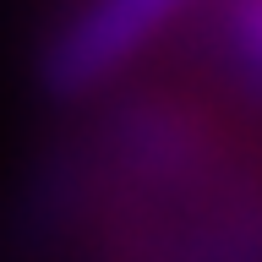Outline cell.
<instances>
[{
    "instance_id": "obj_1",
    "label": "cell",
    "mask_w": 262,
    "mask_h": 262,
    "mask_svg": "<svg viewBox=\"0 0 262 262\" xmlns=\"http://www.w3.org/2000/svg\"><path fill=\"white\" fill-rule=\"evenodd\" d=\"M191 0H93L88 11L77 16V28L60 38V55H55V77L66 88H88L104 71L137 55V49L153 38V33L169 22L175 11H186Z\"/></svg>"
},
{
    "instance_id": "obj_2",
    "label": "cell",
    "mask_w": 262,
    "mask_h": 262,
    "mask_svg": "<svg viewBox=\"0 0 262 262\" xmlns=\"http://www.w3.org/2000/svg\"><path fill=\"white\" fill-rule=\"evenodd\" d=\"M246 38H251V49H257V60H262V0L251 6V16H246Z\"/></svg>"
}]
</instances>
